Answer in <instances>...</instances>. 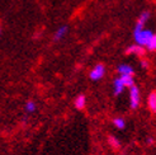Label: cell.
<instances>
[{"instance_id":"obj_8","label":"cell","mask_w":156,"mask_h":155,"mask_svg":"<svg viewBox=\"0 0 156 155\" xmlns=\"http://www.w3.org/2000/svg\"><path fill=\"white\" fill-rule=\"evenodd\" d=\"M127 53H136V55H144L145 53V49L142 46L138 45H132L127 49Z\"/></svg>"},{"instance_id":"obj_2","label":"cell","mask_w":156,"mask_h":155,"mask_svg":"<svg viewBox=\"0 0 156 155\" xmlns=\"http://www.w3.org/2000/svg\"><path fill=\"white\" fill-rule=\"evenodd\" d=\"M129 100H131V108L132 110H136V108L140 106L141 97H140V89L136 87V85L129 87Z\"/></svg>"},{"instance_id":"obj_12","label":"cell","mask_w":156,"mask_h":155,"mask_svg":"<svg viewBox=\"0 0 156 155\" xmlns=\"http://www.w3.org/2000/svg\"><path fill=\"white\" fill-rule=\"evenodd\" d=\"M36 103L33 102V100H28V102L26 103V112L28 113H33L36 111Z\"/></svg>"},{"instance_id":"obj_14","label":"cell","mask_w":156,"mask_h":155,"mask_svg":"<svg viewBox=\"0 0 156 155\" xmlns=\"http://www.w3.org/2000/svg\"><path fill=\"white\" fill-rule=\"evenodd\" d=\"M109 142H111V145L114 146V148H118L119 146V140L114 136H109Z\"/></svg>"},{"instance_id":"obj_10","label":"cell","mask_w":156,"mask_h":155,"mask_svg":"<svg viewBox=\"0 0 156 155\" xmlns=\"http://www.w3.org/2000/svg\"><path fill=\"white\" fill-rule=\"evenodd\" d=\"M113 89H114V93H115V96H119L121 93L123 92L124 87H123V84L121 83L119 79H115L114 83H113Z\"/></svg>"},{"instance_id":"obj_5","label":"cell","mask_w":156,"mask_h":155,"mask_svg":"<svg viewBox=\"0 0 156 155\" xmlns=\"http://www.w3.org/2000/svg\"><path fill=\"white\" fill-rule=\"evenodd\" d=\"M118 73L121 76H123V75H132L133 76V69L127 64H122L118 66Z\"/></svg>"},{"instance_id":"obj_7","label":"cell","mask_w":156,"mask_h":155,"mask_svg":"<svg viewBox=\"0 0 156 155\" xmlns=\"http://www.w3.org/2000/svg\"><path fill=\"white\" fill-rule=\"evenodd\" d=\"M67 26H62V27H60L57 31H56V33H55V36H53V38H55V41H60V40H62L65 36H66V33H67Z\"/></svg>"},{"instance_id":"obj_3","label":"cell","mask_w":156,"mask_h":155,"mask_svg":"<svg viewBox=\"0 0 156 155\" xmlns=\"http://www.w3.org/2000/svg\"><path fill=\"white\" fill-rule=\"evenodd\" d=\"M104 73H105L104 65L103 64H97L94 67L91 69V71H90V79L93 81H98V80H100L104 76Z\"/></svg>"},{"instance_id":"obj_1","label":"cell","mask_w":156,"mask_h":155,"mask_svg":"<svg viewBox=\"0 0 156 155\" xmlns=\"http://www.w3.org/2000/svg\"><path fill=\"white\" fill-rule=\"evenodd\" d=\"M155 36V33L152 32L151 29H138L135 31L133 29V37H135V41L136 45L138 46H142V47H146V45L149 43V41Z\"/></svg>"},{"instance_id":"obj_4","label":"cell","mask_w":156,"mask_h":155,"mask_svg":"<svg viewBox=\"0 0 156 155\" xmlns=\"http://www.w3.org/2000/svg\"><path fill=\"white\" fill-rule=\"evenodd\" d=\"M118 79L121 80V83L123 84L124 88H129V87H132V85H135L133 76L132 75H123V76H119Z\"/></svg>"},{"instance_id":"obj_9","label":"cell","mask_w":156,"mask_h":155,"mask_svg":"<svg viewBox=\"0 0 156 155\" xmlns=\"http://www.w3.org/2000/svg\"><path fill=\"white\" fill-rule=\"evenodd\" d=\"M85 103H87V98H85L84 94H80V96L76 97V99H75V107L77 108V110H83V108L85 107Z\"/></svg>"},{"instance_id":"obj_11","label":"cell","mask_w":156,"mask_h":155,"mask_svg":"<svg viewBox=\"0 0 156 155\" xmlns=\"http://www.w3.org/2000/svg\"><path fill=\"white\" fill-rule=\"evenodd\" d=\"M113 125L118 130H123L126 127V121H124V118H122V117H115L113 120Z\"/></svg>"},{"instance_id":"obj_6","label":"cell","mask_w":156,"mask_h":155,"mask_svg":"<svg viewBox=\"0 0 156 155\" xmlns=\"http://www.w3.org/2000/svg\"><path fill=\"white\" fill-rule=\"evenodd\" d=\"M147 103H149L150 111L155 113V112H156V93H155V90L150 93L149 99H147Z\"/></svg>"},{"instance_id":"obj_16","label":"cell","mask_w":156,"mask_h":155,"mask_svg":"<svg viewBox=\"0 0 156 155\" xmlns=\"http://www.w3.org/2000/svg\"><path fill=\"white\" fill-rule=\"evenodd\" d=\"M0 34H2V29H0Z\"/></svg>"},{"instance_id":"obj_15","label":"cell","mask_w":156,"mask_h":155,"mask_svg":"<svg viewBox=\"0 0 156 155\" xmlns=\"http://www.w3.org/2000/svg\"><path fill=\"white\" fill-rule=\"evenodd\" d=\"M152 142H154V139H152V137H149V139H147V144H150V145H151Z\"/></svg>"},{"instance_id":"obj_13","label":"cell","mask_w":156,"mask_h":155,"mask_svg":"<svg viewBox=\"0 0 156 155\" xmlns=\"http://www.w3.org/2000/svg\"><path fill=\"white\" fill-rule=\"evenodd\" d=\"M146 49L149 51H155L156 50V36H154L151 40L149 41V43L146 45Z\"/></svg>"}]
</instances>
